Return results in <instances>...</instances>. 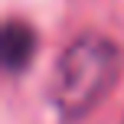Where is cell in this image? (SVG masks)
I'll use <instances>...</instances> for the list:
<instances>
[{"label": "cell", "instance_id": "7a4b0ae2", "mask_svg": "<svg viewBox=\"0 0 124 124\" xmlns=\"http://www.w3.org/2000/svg\"><path fill=\"white\" fill-rule=\"evenodd\" d=\"M3 65L10 75L23 72L26 65L33 62L36 56V33H33L30 23H23V20H7L3 26Z\"/></svg>", "mask_w": 124, "mask_h": 124}, {"label": "cell", "instance_id": "6da1fadb", "mask_svg": "<svg viewBox=\"0 0 124 124\" xmlns=\"http://www.w3.org/2000/svg\"><path fill=\"white\" fill-rule=\"evenodd\" d=\"M121 49L101 33H82L62 49L49 78V105L59 121H85L111 95L121 75Z\"/></svg>", "mask_w": 124, "mask_h": 124}]
</instances>
